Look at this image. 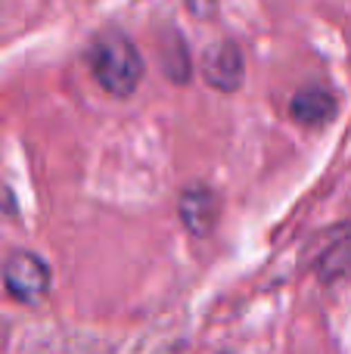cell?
<instances>
[{
    "label": "cell",
    "instance_id": "3957f363",
    "mask_svg": "<svg viewBox=\"0 0 351 354\" xmlns=\"http://www.w3.org/2000/svg\"><path fill=\"white\" fill-rule=\"evenodd\" d=\"M205 84L218 93H236L246 81V56L236 41H215L199 62Z\"/></svg>",
    "mask_w": 351,
    "mask_h": 354
},
{
    "label": "cell",
    "instance_id": "7a4b0ae2",
    "mask_svg": "<svg viewBox=\"0 0 351 354\" xmlns=\"http://www.w3.org/2000/svg\"><path fill=\"white\" fill-rule=\"evenodd\" d=\"M0 277H3L6 295L28 308L41 305L50 295V286H53V270H50V264L37 252H22V249L12 252L3 261Z\"/></svg>",
    "mask_w": 351,
    "mask_h": 354
},
{
    "label": "cell",
    "instance_id": "6da1fadb",
    "mask_svg": "<svg viewBox=\"0 0 351 354\" xmlns=\"http://www.w3.org/2000/svg\"><path fill=\"white\" fill-rule=\"evenodd\" d=\"M87 66H91L93 81L115 100L134 97L140 81H143L140 50H137V44L118 28H109V31L93 37L91 50H87Z\"/></svg>",
    "mask_w": 351,
    "mask_h": 354
},
{
    "label": "cell",
    "instance_id": "277c9868",
    "mask_svg": "<svg viewBox=\"0 0 351 354\" xmlns=\"http://www.w3.org/2000/svg\"><path fill=\"white\" fill-rule=\"evenodd\" d=\"M178 214L193 236H209L221 218V196L209 183H190L178 196Z\"/></svg>",
    "mask_w": 351,
    "mask_h": 354
},
{
    "label": "cell",
    "instance_id": "5b68a950",
    "mask_svg": "<svg viewBox=\"0 0 351 354\" xmlns=\"http://www.w3.org/2000/svg\"><path fill=\"white\" fill-rule=\"evenodd\" d=\"M336 112H339V103H336L333 91L323 84H308L302 91L292 93L290 100V115L296 124L302 128H323L327 122H333Z\"/></svg>",
    "mask_w": 351,
    "mask_h": 354
},
{
    "label": "cell",
    "instance_id": "52a82bcc",
    "mask_svg": "<svg viewBox=\"0 0 351 354\" xmlns=\"http://www.w3.org/2000/svg\"><path fill=\"white\" fill-rule=\"evenodd\" d=\"M187 6H190V12L199 19H209L218 12V0H187Z\"/></svg>",
    "mask_w": 351,
    "mask_h": 354
},
{
    "label": "cell",
    "instance_id": "8992f818",
    "mask_svg": "<svg viewBox=\"0 0 351 354\" xmlns=\"http://www.w3.org/2000/svg\"><path fill=\"white\" fill-rule=\"evenodd\" d=\"M162 72H165V78L174 81V84H187V81H190L193 62H190V50H187L180 35H168L165 47H162Z\"/></svg>",
    "mask_w": 351,
    "mask_h": 354
}]
</instances>
